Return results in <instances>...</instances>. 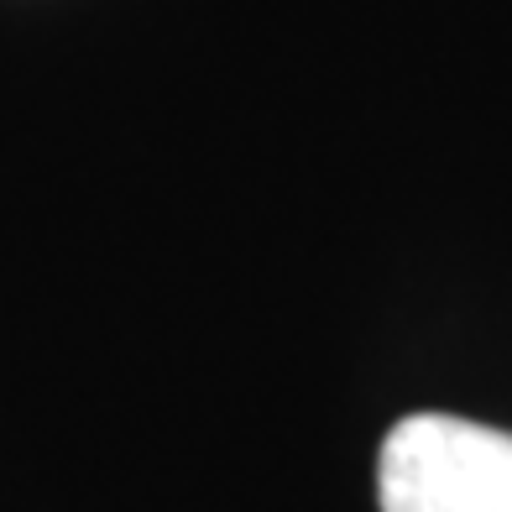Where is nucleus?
Instances as JSON below:
<instances>
[{
  "label": "nucleus",
  "instance_id": "f257e3e1",
  "mask_svg": "<svg viewBox=\"0 0 512 512\" xmlns=\"http://www.w3.org/2000/svg\"><path fill=\"white\" fill-rule=\"evenodd\" d=\"M377 497L382 512H512V434L413 413L382 439Z\"/></svg>",
  "mask_w": 512,
  "mask_h": 512
}]
</instances>
